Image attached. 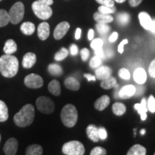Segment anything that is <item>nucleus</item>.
I'll use <instances>...</instances> for the list:
<instances>
[{
  "mask_svg": "<svg viewBox=\"0 0 155 155\" xmlns=\"http://www.w3.org/2000/svg\"><path fill=\"white\" fill-rule=\"evenodd\" d=\"M10 22L8 12L5 9H0V28H2Z\"/></svg>",
  "mask_w": 155,
  "mask_h": 155,
  "instance_id": "obj_31",
  "label": "nucleus"
},
{
  "mask_svg": "<svg viewBox=\"0 0 155 155\" xmlns=\"http://www.w3.org/2000/svg\"><path fill=\"white\" fill-rule=\"evenodd\" d=\"M0 141H1V134H0Z\"/></svg>",
  "mask_w": 155,
  "mask_h": 155,
  "instance_id": "obj_57",
  "label": "nucleus"
},
{
  "mask_svg": "<svg viewBox=\"0 0 155 155\" xmlns=\"http://www.w3.org/2000/svg\"><path fill=\"white\" fill-rule=\"evenodd\" d=\"M147 150L140 144H135L128 151L127 155H146Z\"/></svg>",
  "mask_w": 155,
  "mask_h": 155,
  "instance_id": "obj_25",
  "label": "nucleus"
},
{
  "mask_svg": "<svg viewBox=\"0 0 155 155\" xmlns=\"http://www.w3.org/2000/svg\"><path fill=\"white\" fill-rule=\"evenodd\" d=\"M128 43V40L127 39H124V40H122V42H121V43L118 46V52L119 53H124V47L126 44Z\"/></svg>",
  "mask_w": 155,
  "mask_h": 155,
  "instance_id": "obj_46",
  "label": "nucleus"
},
{
  "mask_svg": "<svg viewBox=\"0 0 155 155\" xmlns=\"http://www.w3.org/2000/svg\"><path fill=\"white\" fill-rule=\"evenodd\" d=\"M147 108L148 111H150L152 113L155 112V98L153 96H150L149 98L148 101L147 103Z\"/></svg>",
  "mask_w": 155,
  "mask_h": 155,
  "instance_id": "obj_38",
  "label": "nucleus"
},
{
  "mask_svg": "<svg viewBox=\"0 0 155 155\" xmlns=\"http://www.w3.org/2000/svg\"><path fill=\"white\" fill-rule=\"evenodd\" d=\"M87 136L91 140L94 142H98L99 141V135H98V128L94 124L88 125L86 128Z\"/></svg>",
  "mask_w": 155,
  "mask_h": 155,
  "instance_id": "obj_15",
  "label": "nucleus"
},
{
  "mask_svg": "<svg viewBox=\"0 0 155 155\" xmlns=\"http://www.w3.org/2000/svg\"><path fill=\"white\" fill-rule=\"evenodd\" d=\"M119 75L121 78L124 80H129L130 78V73L126 68H121L119 71Z\"/></svg>",
  "mask_w": 155,
  "mask_h": 155,
  "instance_id": "obj_40",
  "label": "nucleus"
},
{
  "mask_svg": "<svg viewBox=\"0 0 155 155\" xmlns=\"http://www.w3.org/2000/svg\"><path fill=\"white\" fill-rule=\"evenodd\" d=\"M90 155H106V150L101 147H96L91 150Z\"/></svg>",
  "mask_w": 155,
  "mask_h": 155,
  "instance_id": "obj_39",
  "label": "nucleus"
},
{
  "mask_svg": "<svg viewBox=\"0 0 155 155\" xmlns=\"http://www.w3.org/2000/svg\"><path fill=\"white\" fill-rule=\"evenodd\" d=\"M98 135H99L100 139L104 140V139L107 138V131L104 128H98Z\"/></svg>",
  "mask_w": 155,
  "mask_h": 155,
  "instance_id": "obj_44",
  "label": "nucleus"
},
{
  "mask_svg": "<svg viewBox=\"0 0 155 155\" xmlns=\"http://www.w3.org/2000/svg\"><path fill=\"white\" fill-rule=\"evenodd\" d=\"M139 22L141 26L144 28L145 30H150V28L152 25V19L150 16V15L148 13L145 12H141L139 14Z\"/></svg>",
  "mask_w": 155,
  "mask_h": 155,
  "instance_id": "obj_16",
  "label": "nucleus"
},
{
  "mask_svg": "<svg viewBox=\"0 0 155 155\" xmlns=\"http://www.w3.org/2000/svg\"><path fill=\"white\" fill-rule=\"evenodd\" d=\"M130 20V15L127 12L119 13L117 15V22L121 25H127Z\"/></svg>",
  "mask_w": 155,
  "mask_h": 155,
  "instance_id": "obj_33",
  "label": "nucleus"
},
{
  "mask_svg": "<svg viewBox=\"0 0 155 155\" xmlns=\"http://www.w3.org/2000/svg\"><path fill=\"white\" fill-rule=\"evenodd\" d=\"M112 111L115 115L120 116L124 115L127 111V108L126 106L122 103L116 102L112 105Z\"/></svg>",
  "mask_w": 155,
  "mask_h": 155,
  "instance_id": "obj_27",
  "label": "nucleus"
},
{
  "mask_svg": "<svg viewBox=\"0 0 155 155\" xmlns=\"http://www.w3.org/2000/svg\"><path fill=\"white\" fill-rule=\"evenodd\" d=\"M62 151L66 155H83L85 154V147L81 141L74 140L65 143Z\"/></svg>",
  "mask_w": 155,
  "mask_h": 155,
  "instance_id": "obj_5",
  "label": "nucleus"
},
{
  "mask_svg": "<svg viewBox=\"0 0 155 155\" xmlns=\"http://www.w3.org/2000/svg\"><path fill=\"white\" fill-rule=\"evenodd\" d=\"M134 108L138 111V114H140L141 119L142 121H144V120L147 119V112L148 111V108H147V101L145 98H143L141 100V104H136L134 105Z\"/></svg>",
  "mask_w": 155,
  "mask_h": 155,
  "instance_id": "obj_18",
  "label": "nucleus"
},
{
  "mask_svg": "<svg viewBox=\"0 0 155 155\" xmlns=\"http://www.w3.org/2000/svg\"><path fill=\"white\" fill-rule=\"evenodd\" d=\"M94 18L95 21L98 23H104V24H108L111 23L114 21V17L111 15H104L100 12H96L94 15Z\"/></svg>",
  "mask_w": 155,
  "mask_h": 155,
  "instance_id": "obj_21",
  "label": "nucleus"
},
{
  "mask_svg": "<svg viewBox=\"0 0 155 155\" xmlns=\"http://www.w3.org/2000/svg\"><path fill=\"white\" fill-rule=\"evenodd\" d=\"M24 83L25 86L30 88H40L43 86V79L38 74H32L28 75L25 78Z\"/></svg>",
  "mask_w": 155,
  "mask_h": 155,
  "instance_id": "obj_8",
  "label": "nucleus"
},
{
  "mask_svg": "<svg viewBox=\"0 0 155 155\" xmlns=\"http://www.w3.org/2000/svg\"><path fill=\"white\" fill-rule=\"evenodd\" d=\"M149 74L153 78H155V59L151 62L149 66Z\"/></svg>",
  "mask_w": 155,
  "mask_h": 155,
  "instance_id": "obj_43",
  "label": "nucleus"
},
{
  "mask_svg": "<svg viewBox=\"0 0 155 155\" xmlns=\"http://www.w3.org/2000/svg\"><path fill=\"white\" fill-rule=\"evenodd\" d=\"M83 76L86 78L87 80H88V81H96V76L92 75L91 74H89V73H85V74L83 75Z\"/></svg>",
  "mask_w": 155,
  "mask_h": 155,
  "instance_id": "obj_49",
  "label": "nucleus"
},
{
  "mask_svg": "<svg viewBox=\"0 0 155 155\" xmlns=\"http://www.w3.org/2000/svg\"><path fill=\"white\" fill-rule=\"evenodd\" d=\"M19 70L18 59L12 55H2L0 57V73L5 78H13Z\"/></svg>",
  "mask_w": 155,
  "mask_h": 155,
  "instance_id": "obj_1",
  "label": "nucleus"
},
{
  "mask_svg": "<svg viewBox=\"0 0 155 155\" xmlns=\"http://www.w3.org/2000/svg\"><path fill=\"white\" fill-rule=\"evenodd\" d=\"M96 28L98 33L101 35H105L108 33L109 32L110 29H111L107 24H104V23H97Z\"/></svg>",
  "mask_w": 155,
  "mask_h": 155,
  "instance_id": "obj_34",
  "label": "nucleus"
},
{
  "mask_svg": "<svg viewBox=\"0 0 155 155\" xmlns=\"http://www.w3.org/2000/svg\"><path fill=\"white\" fill-rule=\"evenodd\" d=\"M10 22L14 25L18 24L22 20L25 15V6L22 2H16L8 12Z\"/></svg>",
  "mask_w": 155,
  "mask_h": 155,
  "instance_id": "obj_6",
  "label": "nucleus"
},
{
  "mask_svg": "<svg viewBox=\"0 0 155 155\" xmlns=\"http://www.w3.org/2000/svg\"><path fill=\"white\" fill-rule=\"evenodd\" d=\"M62 122L65 127L71 128L76 124L78 121V111L73 104H67L61 111Z\"/></svg>",
  "mask_w": 155,
  "mask_h": 155,
  "instance_id": "obj_3",
  "label": "nucleus"
},
{
  "mask_svg": "<svg viewBox=\"0 0 155 155\" xmlns=\"http://www.w3.org/2000/svg\"><path fill=\"white\" fill-rule=\"evenodd\" d=\"M50 25L48 22H42L38 28V38L41 40H45L50 35Z\"/></svg>",
  "mask_w": 155,
  "mask_h": 155,
  "instance_id": "obj_13",
  "label": "nucleus"
},
{
  "mask_svg": "<svg viewBox=\"0 0 155 155\" xmlns=\"http://www.w3.org/2000/svg\"><path fill=\"white\" fill-rule=\"evenodd\" d=\"M35 112L32 104H26L14 116V121L17 127H26L31 125L35 119Z\"/></svg>",
  "mask_w": 155,
  "mask_h": 155,
  "instance_id": "obj_2",
  "label": "nucleus"
},
{
  "mask_svg": "<svg viewBox=\"0 0 155 155\" xmlns=\"http://www.w3.org/2000/svg\"><path fill=\"white\" fill-rule=\"evenodd\" d=\"M18 149V141L15 138H10L6 141L3 150L6 155H15Z\"/></svg>",
  "mask_w": 155,
  "mask_h": 155,
  "instance_id": "obj_9",
  "label": "nucleus"
},
{
  "mask_svg": "<svg viewBox=\"0 0 155 155\" xmlns=\"http://www.w3.org/2000/svg\"><path fill=\"white\" fill-rule=\"evenodd\" d=\"M21 32L25 35H32L35 31V26L32 22H23L20 27Z\"/></svg>",
  "mask_w": 155,
  "mask_h": 155,
  "instance_id": "obj_24",
  "label": "nucleus"
},
{
  "mask_svg": "<svg viewBox=\"0 0 155 155\" xmlns=\"http://www.w3.org/2000/svg\"><path fill=\"white\" fill-rule=\"evenodd\" d=\"M48 90L54 96H59L61 94V87L60 82L57 80H53L48 84Z\"/></svg>",
  "mask_w": 155,
  "mask_h": 155,
  "instance_id": "obj_23",
  "label": "nucleus"
},
{
  "mask_svg": "<svg viewBox=\"0 0 155 155\" xmlns=\"http://www.w3.org/2000/svg\"><path fill=\"white\" fill-rule=\"evenodd\" d=\"M95 53H96V55L98 56V57L102 58H105V54L104 53V50H103V48H101V49L95 50Z\"/></svg>",
  "mask_w": 155,
  "mask_h": 155,
  "instance_id": "obj_48",
  "label": "nucleus"
},
{
  "mask_svg": "<svg viewBox=\"0 0 155 155\" xmlns=\"http://www.w3.org/2000/svg\"><path fill=\"white\" fill-rule=\"evenodd\" d=\"M38 1L42 4H45V5H47L49 6L52 5L53 4V0H38Z\"/></svg>",
  "mask_w": 155,
  "mask_h": 155,
  "instance_id": "obj_52",
  "label": "nucleus"
},
{
  "mask_svg": "<svg viewBox=\"0 0 155 155\" xmlns=\"http://www.w3.org/2000/svg\"><path fill=\"white\" fill-rule=\"evenodd\" d=\"M134 80L138 84H143L147 81V73L142 68L136 69L134 73Z\"/></svg>",
  "mask_w": 155,
  "mask_h": 155,
  "instance_id": "obj_19",
  "label": "nucleus"
},
{
  "mask_svg": "<svg viewBox=\"0 0 155 155\" xmlns=\"http://www.w3.org/2000/svg\"><path fill=\"white\" fill-rule=\"evenodd\" d=\"M48 71L50 75H54V76H60L63 73V68L61 65L55 63H52L49 65L48 68Z\"/></svg>",
  "mask_w": 155,
  "mask_h": 155,
  "instance_id": "obj_29",
  "label": "nucleus"
},
{
  "mask_svg": "<svg viewBox=\"0 0 155 155\" xmlns=\"http://www.w3.org/2000/svg\"><path fill=\"white\" fill-rule=\"evenodd\" d=\"M98 12L104 15H111L112 13H114L116 12V8L114 7H106V6H100L98 8Z\"/></svg>",
  "mask_w": 155,
  "mask_h": 155,
  "instance_id": "obj_35",
  "label": "nucleus"
},
{
  "mask_svg": "<svg viewBox=\"0 0 155 155\" xmlns=\"http://www.w3.org/2000/svg\"><path fill=\"white\" fill-rule=\"evenodd\" d=\"M141 134H142V135H144L145 133H146V130H145V129H141Z\"/></svg>",
  "mask_w": 155,
  "mask_h": 155,
  "instance_id": "obj_56",
  "label": "nucleus"
},
{
  "mask_svg": "<svg viewBox=\"0 0 155 155\" xmlns=\"http://www.w3.org/2000/svg\"><path fill=\"white\" fill-rule=\"evenodd\" d=\"M32 9L35 15L39 19L42 20L48 19L53 15V10L49 5H45L38 1H35L32 3Z\"/></svg>",
  "mask_w": 155,
  "mask_h": 155,
  "instance_id": "obj_4",
  "label": "nucleus"
},
{
  "mask_svg": "<svg viewBox=\"0 0 155 155\" xmlns=\"http://www.w3.org/2000/svg\"><path fill=\"white\" fill-rule=\"evenodd\" d=\"M95 74H96V78L98 80L103 81L111 76L112 70L111 68L106 66V65H100L95 71Z\"/></svg>",
  "mask_w": 155,
  "mask_h": 155,
  "instance_id": "obj_11",
  "label": "nucleus"
},
{
  "mask_svg": "<svg viewBox=\"0 0 155 155\" xmlns=\"http://www.w3.org/2000/svg\"><path fill=\"white\" fill-rule=\"evenodd\" d=\"M118 38V33L116 32H114L112 33L111 36L109 37V42H115Z\"/></svg>",
  "mask_w": 155,
  "mask_h": 155,
  "instance_id": "obj_50",
  "label": "nucleus"
},
{
  "mask_svg": "<svg viewBox=\"0 0 155 155\" xmlns=\"http://www.w3.org/2000/svg\"><path fill=\"white\" fill-rule=\"evenodd\" d=\"M81 28H77L76 31H75V38L76 40H79L81 38Z\"/></svg>",
  "mask_w": 155,
  "mask_h": 155,
  "instance_id": "obj_53",
  "label": "nucleus"
},
{
  "mask_svg": "<svg viewBox=\"0 0 155 155\" xmlns=\"http://www.w3.org/2000/svg\"><path fill=\"white\" fill-rule=\"evenodd\" d=\"M110 104V98L106 95H104L99 98H98L94 103V107L98 111H104Z\"/></svg>",
  "mask_w": 155,
  "mask_h": 155,
  "instance_id": "obj_17",
  "label": "nucleus"
},
{
  "mask_svg": "<svg viewBox=\"0 0 155 155\" xmlns=\"http://www.w3.org/2000/svg\"><path fill=\"white\" fill-rule=\"evenodd\" d=\"M68 50L66 49L65 48H62L58 53H55L54 58H55L56 61H61L65 59V58H66L68 57Z\"/></svg>",
  "mask_w": 155,
  "mask_h": 155,
  "instance_id": "obj_32",
  "label": "nucleus"
},
{
  "mask_svg": "<svg viewBox=\"0 0 155 155\" xmlns=\"http://www.w3.org/2000/svg\"><path fill=\"white\" fill-rule=\"evenodd\" d=\"M36 106L41 113L52 114L55 110V104L51 98L47 96H40L36 101Z\"/></svg>",
  "mask_w": 155,
  "mask_h": 155,
  "instance_id": "obj_7",
  "label": "nucleus"
},
{
  "mask_svg": "<svg viewBox=\"0 0 155 155\" xmlns=\"http://www.w3.org/2000/svg\"><path fill=\"white\" fill-rule=\"evenodd\" d=\"M37 61L36 55L33 53H28L24 55L22 59V66L25 68H31L35 64Z\"/></svg>",
  "mask_w": 155,
  "mask_h": 155,
  "instance_id": "obj_14",
  "label": "nucleus"
},
{
  "mask_svg": "<svg viewBox=\"0 0 155 155\" xmlns=\"http://www.w3.org/2000/svg\"><path fill=\"white\" fill-rule=\"evenodd\" d=\"M96 1L102 6L109 7H114V0H96Z\"/></svg>",
  "mask_w": 155,
  "mask_h": 155,
  "instance_id": "obj_41",
  "label": "nucleus"
},
{
  "mask_svg": "<svg viewBox=\"0 0 155 155\" xmlns=\"http://www.w3.org/2000/svg\"><path fill=\"white\" fill-rule=\"evenodd\" d=\"M141 2H142V0H129V5L133 7L139 6L141 3Z\"/></svg>",
  "mask_w": 155,
  "mask_h": 155,
  "instance_id": "obj_47",
  "label": "nucleus"
},
{
  "mask_svg": "<svg viewBox=\"0 0 155 155\" xmlns=\"http://www.w3.org/2000/svg\"><path fill=\"white\" fill-rule=\"evenodd\" d=\"M42 147L39 144H32L26 149V155H42Z\"/></svg>",
  "mask_w": 155,
  "mask_h": 155,
  "instance_id": "obj_28",
  "label": "nucleus"
},
{
  "mask_svg": "<svg viewBox=\"0 0 155 155\" xmlns=\"http://www.w3.org/2000/svg\"><path fill=\"white\" fill-rule=\"evenodd\" d=\"M8 108L3 101L0 100V122L6 121L8 119Z\"/></svg>",
  "mask_w": 155,
  "mask_h": 155,
  "instance_id": "obj_30",
  "label": "nucleus"
},
{
  "mask_svg": "<svg viewBox=\"0 0 155 155\" xmlns=\"http://www.w3.org/2000/svg\"><path fill=\"white\" fill-rule=\"evenodd\" d=\"M102 63V59L98 56H94V58H91L90 61V66L92 68H96L99 67Z\"/></svg>",
  "mask_w": 155,
  "mask_h": 155,
  "instance_id": "obj_37",
  "label": "nucleus"
},
{
  "mask_svg": "<svg viewBox=\"0 0 155 155\" xmlns=\"http://www.w3.org/2000/svg\"><path fill=\"white\" fill-rule=\"evenodd\" d=\"M94 30H92V29H90L88 31V38L89 40H94Z\"/></svg>",
  "mask_w": 155,
  "mask_h": 155,
  "instance_id": "obj_51",
  "label": "nucleus"
},
{
  "mask_svg": "<svg viewBox=\"0 0 155 155\" xmlns=\"http://www.w3.org/2000/svg\"><path fill=\"white\" fill-rule=\"evenodd\" d=\"M90 55V51L87 48H83L81 50V57L83 61H86L88 60V58Z\"/></svg>",
  "mask_w": 155,
  "mask_h": 155,
  "instance_id": "obj_42",
  "label": "nucleus"
},
{
  "mask_svg": "<svg viewBox=\"0 0 155 155\" xmlns=\"http://www.w3.org/2000/svg\"><path fill=\"white\" fill-rule=\"evenodd\" d=\"M136 93V88L133 85H127L120 89L119 97L123 99H127L132 97Z\"/></svg>",
  "mask_w": 155,
  "mask_h": 155,
  "instance_id": "obj_12",
  "label": "nucleus"
},
{
  "mask_svg": "<svg viewBox=\"0 0 155 155\" xmlns=\"http://www.w3.org/2000/svg\"><path fill=\"white\" fill-rule=\"evenodd\" d=\"M70 29V24L68 22L59 23L54 30L53 35L55 40H61L66 35Z\"/></svg>",
  "mask_w": 155,
  "mask_h": 155,
  "instance_id": "obj_10",
  "label": "nucleus"
},
{
  "mask_svg": "<svg viewBox=\"0 0 155 155\" xmlns=\"http://www.w3.org/2000/svg\"><path fill=\"white\" fill-rule=\"evenodd\" d=\"M101 86L106 90H109L116 86V79L113 76H110L108 78L104 79L101 82Z\"/></svg>",
  "mask_w": 155,
  "mask_h": 155,
  "instance_id": "obj_26",
  "label": "nucleus"
},
{
  "mask_svg": "<svg viewBox=\"0 0 155 155\" xmlns=\"http://www.w3.org/2000/svg\"><path fill=\"white\" fill-rule=\"evenodd\" d=\"M1 1H2V0H0V2H1Z\"/></svg>",
  "mask_w": 155,
  "mask_h": 155,
  "instance_id": "obj_58",
  "label": "nucleus"
},
{
  "mask_svg": "<svg viewBox=\"0 0 155 155\" xmlns=\"http://www.w3.org/2000/svg\"><path fill=\"white\" fill-rule=\"evenodd\" d=\"M4 52L7 55H12L17 50V45L15 40L9 39L5 42L4 46Z\"/></svg>",
  "mask_w": 155,
  "mask_h": 155,
  "instance_id": "obj_22",
  "label": "nucleus"
},
{
  "mask_svg": "<svg viewBox=\"0 0 155 155\" xmlns=\"http://www.w3.org/2000/svg\"><path fill=\"white\" fill-rule=\"evenodd\" d=\"M154 155H155V152H154Z\"/></svg>",
  "mask_w": 155,
  "mask_h": 155,
  "instance_id": "obj_59",
  "label": "nucleus"
},
{
  "mask_svg": "<svg viewBox=\"0 0 155 155\" xmlns=\"http://www.w3.org/2000/svg\"><path fill=\"white\" fill-rule=\"evenodd\" d=\"M64 85L68 89L71 91H78L80 89V83L74 77L68 78L64 81Z\"/></svg>",
  "mask_w": 155,
  "mask_h": 155,
  "instance_id": "obj_20",
  "label": "nucleus"
},
{
  "mask_svg": "<svg viewBox=\"0 0 155 155\" xmlns=\"http://www.w3.org/2000/svg\"><path fill=\"white\" fill-rule=\"evenodd\" d=\"M126 0H114V2H116L118 3H123Z\"/></svg>",
  "mask_w": 155,
  "mask_h": 155,
  "instance_id": "obj_55",
  "label": "nucleus"
},
{
  "mask_svg": "<svg viewBox=\"0 0 155 155\" xmlns=\"http://www.w3.org/2000/svg\"><path fill=\"white\" fill-rule=\"evenodd\" d=\"M70 53H71V55L73 56L76 55L78 53V46L75 44H72L70 47Z\"/></svg>",
  "mask_w": 155,
  "mask_h": 155,
  "instance_id": "obj_45",
  "label": "nucleus"
},
{
  "mask_svg": "<svg viewBox=\"0 0 155 155\" xmlns=\"http://www.w3.org/2000/svg\"><path fill=\"white\" fill-rule=\"evenodd\" d=\"M103 45H104V41L100 38L94 39L91 42V48L94 50L101 49V48H103Z\"/></svg>",
  "mask_w": 155,
  "mask_h": 155,
  "instance_id": "obj_36",
  "label": "nucleus"
},
{
  "mask_svg": "<svg viewBox=\"0 0 155 155\" xmlns=\"http://www.w3.org/2000/svg\"><path fill=\"white\" fill-rule=\"evenodd\" d=\"M150 31L153 32V33H155V19L152 20V25H151V27L150 28Z\"/></svg>",
  "mask_w": 155,
  "mask_h": 155,
  "instance_id": "obj_54",
  "label": "nucleus"
}]
</instances>
